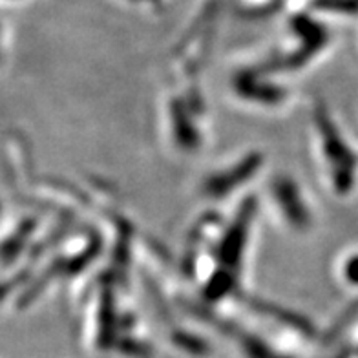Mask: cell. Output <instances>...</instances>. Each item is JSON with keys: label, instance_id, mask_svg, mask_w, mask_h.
<instances>
[{"label": "cell", "instance_id": "cell-7", "mask_svg": "<svg viewBox=\"0 0 358 358\" xmlns=\"http://www.w3.org/2000/svg\"><path fill=\"white\" fill-rule=\"evenodd\" d=\"M357 0H315V8L325 11H357Z\"/></svg>", "mask_w": 358, "mask_h": 358}, {"label": "cell", "instance_id": "cell-5", "mask_svg": "<svg viewBox=\"0 0 358 358\" xmlns=\"http://www.w3.org/2000/svg\"><path fill=\"white\" fill-rule=\"evenodd\" d=\"M240 344H241V349L245 351L247 358H287V357H282V355L278 353H274L273 349L267 348L262 340L255 338V336H250V335L241 336Z\"/></svg>", "mask_w": 358, "mask_h": 358}, {"label": "cell", "instance_id": "cell-6", "mask_svg": "<svg viewBox=\"0 0 358 358\" xmlns=\"http://www.w3.org/2000/svg\"><path fill=\"white\" fill-rule=\"evenodd\" d=\"M174 344L187 351L190 355H205L207 353V344L203 340L196 338L194 335H187V333H179L174 336Z\"/></svg>", "mask_w": 358, "mask_h": 358}, {"label": "cell", "instance_id": "cell-8", "mask_svg": "<svg viewBox=\"0 0 358 358\" xmlns=\"http://www.w3.org/2000/svg\"><path fill=\"white\" fill-rule=\"evenodd\" d=\"M344 273H345V278H348V282L358 285V256H353V258L348 259Z\"/></svg>", "mask_w": 358, "mask_h": 358}, {"label": "cell", "instance_id": "cell-3", "mask_svg": "<svg viewBox=\"0 0 358 358\" xmlns=\"http://www.w3.org/2000/svg\"><path fill=\"white\" fill-rule=\"evenodd\" d=\"M274 196L283 207V213H285V216H287L292 225L300 227V229L307 227L309 216H307V210L303 208V203L300 199V194H298L294 183H291L289 179H276Z\"/></svg>", "mask_w": 358, "mask_h": 358}, {"label": "cell", "instance_id": "cell-1", "mask_svg": "<svg viewBox=\"0 0 358 358\" xmlns=\"http://www.w3.org/2000/svg\"><path fill=\"white\" fill-rule=\"evenodd\" d=\"M318 127L324 136L325 156L333 163V178H335V189L340 192H348L353 187V169H355V157L348 150V146L340 139L338 132L335 127L329 123V119L325 117L324 113L318 115Z\"/></svg>", "mask_w": 358, "mask_h": 358}, {"label": "cell", "instance_id": "cell-2", "mask_svg": "<svg viewBox=\"0 0 358 358\" xmlns=\"http://www.w3.org/2000/svg\"><path fill=\"white\" fill-rule=\"evenodd\" d=\"M250 214H252V203H249V205L241 208L238 222L232 225L231 231L227 232L225 238H223L220 256H222V262L227 265V268H232V265L236 267V264L240 262L241 249H243V243H245V231Z\"/></svg>", "mask_w": 358, "mask_h": 358}, {"label": "cell", "instance_id": "cell-4", "mask_svg": "<svg viewBox=\"0 0 358 358\" xmlns=\"http://www.w3.org/2000/svg\"><path fill=\"white\" fill-rule=\"evenodd\" d=\"M259 157L258 156H250L247 157L243 163L236 166L234 170H229V172H223V174H216L208 179L207 183V192L213 194V196H223V194L231 192L234 187L243 181L245 178H249L256 169H258Z\"/></svg>", "mask_w": 358, "mask_h": 358}]
</instances>
